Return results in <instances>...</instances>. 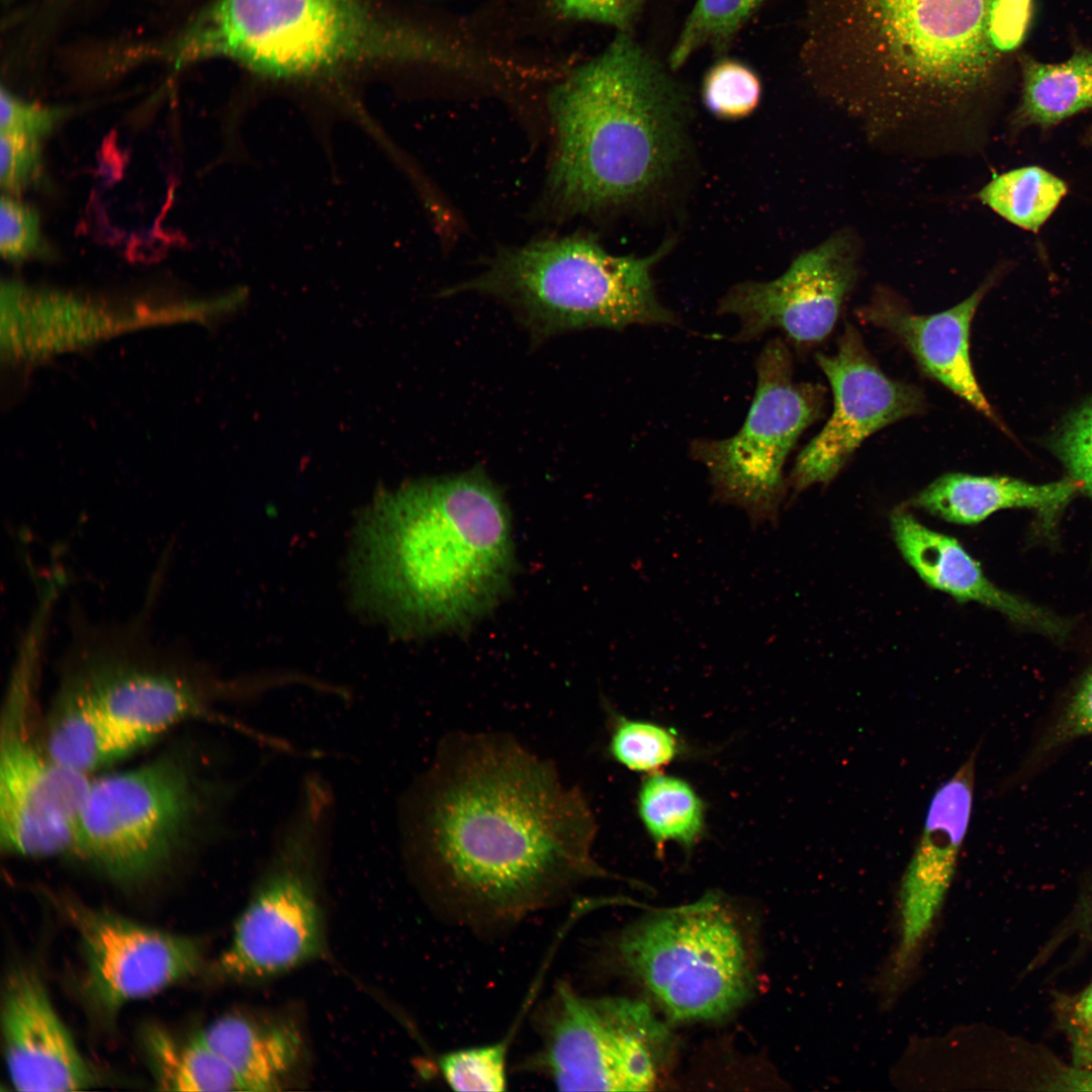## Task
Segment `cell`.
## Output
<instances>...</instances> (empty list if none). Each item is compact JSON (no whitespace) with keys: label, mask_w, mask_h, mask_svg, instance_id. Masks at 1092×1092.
Here are the masks:
<instances>
[{"label":"cell","mask_w":1092,"mask_h":1092,"mask_svg":"<svg viewBox=\"0 0 1092 1092\" xmlns=\"http://www.w3.org/2000/svg\"><path fill=\"white\" fill-rule=\"evenodd\" d=\"M399 827L411 861L468 918L517 919L578 882L614 878L592 856L581 790L502 733L446 736L403 794Z\"/></svg>","instance_id":"cell-1"},{"label":"cell","mask_w":1092,"mask_h":1092,"mask_svg":"<svg viewBox=\"0 0 1092 1092\" xmlns=\"http://www.w3.org/2000/svg\"><path fill=\"white\" fill-rule=\"evenodd\" d=\"M355 550L364 605L411 637L470 629L508 596L517 568L510 509L480 469L382 495Z\"/></svg>","instance_id":"cell-2"},{"label":"cell","mask_w":1092,"mask_h":1092,"mask_svg":"<svg viewBox=\"0 0 1092 1092\" xmlns=\"http://www.w3.org/2000/svg\"><path fill=\"white\" fill-rule=\"evenodd\" d=\"M997 0H806L801 61L813 85L878 122L960 117L1005 57Z\"/></svg>","instance_id":"cell-3"},{"label":"cell","mask_w":1092,"mask_h":1092,"mask_svg":"<svg viewBox=\"0 0 1092 1092\" xmlns=\"http://www.w3.org/2000/svg\"><path fill=\"white\" fill-rule=\"evenodd\" d=\"M672 71L631 33L618 32L554 87L547 189L560 212L635 206L671 181L687 158L691 113Z\"/></svg>","instance_id":"cell-4"},{"label":"cell","mask_w":1092,"mask_h":1092,"mask_svg":"<svg viewBox=\"0 0 1092 1092\" xmlns=\"http://www.w3.org/2000/svg\"><path fill=\"white\" fill-rule=\"evenodd\" d=\"M239 688L166 654L138 626L80 630L44 714L48 744L64 765L92 777L188 721L215 720L246 732L248 726L211 709Z\"/></svg>","instance_id":"cell-5"},{"label":"cell","mask_w":1092,"mask_h":1092,"mask_svg":"<svg viewBox=\"0 0 1092 1092\" xmlns=\"http://www.w3.org/2000/svg\"><path fill=\"white\" fill-rule=\"evenodd\" d=\"M169 57L176 67L223 57L260 74L293 78L379 60L454 67L460 50L380 20L362 0H214Z\"/></svg>","instance_id":"cell-6"},{"label":"cell","mask_w":1092,"mask_h":1092,"mask_svg":"<svg viewBox=\"0 0 1092 1092\" xmlns=\"http://www.w3.org/2000/svg\"><path fill=\"white\" fill-rule=\"evenodd\" d=\"M237 790L188 751L170 750L129 768L95 775L70 856L114 883H144L219 833Z\"/></svg>","instance_id":"cell-7"},{"label":"cell","mask_w":1092,"mask_h":1092,"mask_svg":"<svg viewBox=\"0 0 1092 1092\" xmlns=\"http://www.w3.org/2000/svg\"><path fill=\"white\" fill-rule=\"evenodd\" d=\"M667 250L664 245L645 257L617 256L590 237L540 240L500 250L478 275L444 293L503 300L535 340L590 328L673 326L678 318L660 303L651 276Z\"/></svg>","instance_id":"cell-8"},{"label":"cell","mask_w":1092,"mask_h":1092,"mask_svg":"<svg viewBox=\"0 0 1092 1092\" xmlns=\"http://www.w3.org/2000/svg\"><path fill=\"white\" fill-rule=\"evenodd\" d=\"M334 813V795L324 777H304L231 941L215 963L219 978L265 979L323 952L320 886Z\"/></svg>","instance_id":"cell-9"},{"label":"cell","mask_w":1092,"mask_h":1092,"mask_svg":"<svg viewBox=\"0 0 1092 1092\" xmlns=\"http://www.w3.org/2000/svg\"><path fill=\"white\" fill-rule=\"evenodd\" d=\"M617 950L672 1020L723 1018L750 991L743 937L715 893L648 914L622 932Z\"/></svg>","instance_id":"cell-10"},{"label":"cell","mask_w":1092,"mask_h":1092,"mask_svg":"<svg viewBox=\"0 0 1092 1092\" xmlns=\"http://www.w3.org/2000/svg\"><path fill=\"white\" fill-rule=\"evenodd\" d=\"M34 648L17 662L0 719V847L20 857L70 856L92 777L56 759L35 693Z\"/></svg>","instance_id":"cell-11"},{"label":"cell","mask_w":1092,"mask_h":1092,"mask_svg":"<svg viewBox=\"0 0 1092 1092\" xmlns=\"http://www.w3.org/2000/svg\"><path fill=\"white\" fill-rule=\"evenodd\" d=\"M755 368V393L739 431L726 439H696L690 453L707 469L714 498L743 510L757 525L777 521L788 485L786 460L822 416L825 390L794 380L791 353L779 338L764 345Z\"/></svg>","instance_id":"cell-12"},{"label":"cell","mask_w":1092,"mask_h":1092,"mask_svg":"<svg viewBox=\"0 0 1092 1092\" xmlns=\"http://www.w3.org/2000/svg\"><path fill=\"white\" fill-rule=\"evenodd\" d=\"M673 1049L672 1033L645 1002L583 997L560 985L540 1061L561 1091H646L662 1079Z\"/></svg>","instance_id":"cell-13"},{"label":"cell","mask_w":1092,"mask_h":1092,"mask_svg":"<svg viewBox=\"0 0 1092 1092\" xmlns=\"http://www.w3.org/2000/svg\"><path fill=\"white\" fill-rule=\"evenodd\" d=\"M76 930L90 1001L112 1016L129 1001L154 995L194 976L202 964L200 943L155 929L69 896H53Z\"/></svg>","instance_id":"cell-14"},{"label":"cell","mask_w":1092,"mask_h":1092,"mask_svg":"<svg viewBox=\"0 0 1092 1092\" xmlns=\"http://www.w3.org/2000/svg\"><path fill=\"white\" fill-rule=\"evenodd\" d=\"M857 272V244L840 232L800 254L776 279L735 284L717 310L738 318L737 342L779 329L797 347H808L831 333Z\"/></svg>","instance_id":"cell-15"},{"label":"cell","mask_w":1092,"mask_h":1092,"mask_svg":"<svg viewBox=\"0 0 1092 1092\" xmlns=\"http://www.w3.org/2000/svg\"><path fill=\"white\" fill-rule=\"evenodd\" d=\"M833 393V411L822 430L798 455L788 485L798 493L831 481L872 434L922 412V392L889 378L869 354L858 332L847 325L832 355H816Z\"/></svg>","instance_id":"cell-16"},{"label":"cell","mask_w":1092,"mask_h":1092,"mask_svg":"<svg viewBox=\"0 0 1092 1092\" xmlns=\"http://www.w3.org/2000/svg\"><path fill=\"white\" fill-rule=\"evenodd\" d=\"M1 1024L6 1068L17 1091H77L97 1083L32 968L9 972Z\"/></svg>","instance_id":"cell-17"},{"label":"cell","mask_w":1092,"mask_h":1092,"mask_svg":"<svg viewBox=\"0 0 1092 1092\" xmlns=\"http://www.w3.org/2000/svg\"><path fill=\"white\" fill-rule=\"evenodd\" d=\"M993 283L994 278H988L966 299L933 314L913 313L890 294L880 292L862 308L861 316L894 335L924 372L998 424L975 376L970 354L972 322Z\"/></svg>","instance_id":"cell-18"},{"label":"cell","mask_w":1092,"mask_h":1092,"mask_svg":"<svg viewBox=\"0 0 1092 1092\" xmlns=\"http://www.w3.org/2000/svg\"><path fill=\"white\" fill-rule=\"evenodd\" d=\"M891 531L904 559L929 586L959 602L992 608L1044 635L1061 638L1067 634L1062 619L989 580L957 539L927 528L905 510L891 515Z\"/></svg>","instance_id":"cell-19"},{"label":"cell","mask_w":1092,"mask_h":1092,"mask_svg":"<svg viewBox=\"0 0 1092 1092\" xmlns=\"http://www.w3.org/2000/svg\"><path fill=\"white\" fill-rule=\"evenodd\" d=\"M2 351L10 363L34 362L90 345L132 325L71 293L2 284Z\"/></svg>","instance_id":"cell-20"},{"label":"cell","mask_w":1092,"mask_h":1092,"mask_svg":"<svg viewBox=\"0 0 1092 1092\" xmlns=\"http://www.w3.org/2000/svg\"><path fill=\"white\" fill-rule=\"evenodd\" d=\"M1082 490L1073 477L1033 484L1008 476L946 473L923 488L911 500L947 522L973 525L1007 509H1029L1044 528H1052L1073 497Z\"/></svg>","instance_id":"cell-21"},{"label":"cell","mask_w":1092,"mask_h":1092,"mask_svg":"<svg viewBox=\"0 0 1092 1092\" xmlns=\"http://www.w3.org/2000/svg\"><path fill=\"white\" fill-rule=\"evenodd\" d=\"M197 1034L231 1068L242 1091L282 1089L301 1055L291 1024L241 1013L220 1016Z\"/></svg>","instance_id":"cell-22"},{"label":"cell","mask_w":1092,"mask_h":1092,"mask_svg":"<svg viewBox=\"0 0 1092 1092\" xmlns=\"http://www.w3.org/2000/svg\"><path fill=\"white\" fill-rule=\"evenodd\" d=\"M1021 71L1016 127L1048 128L1092 107V51L1079 50L1057 64L1024 57Z\"/></svg>","instance_id":"cell-23"},{"label":"cell","mask_w":1092,"mask_h":1092,"mask_svg":"<svg viewBox=\"0 0 1092 1092\" xmlns=\"http://www.w3.org/2000/svg\"><path fill=\"white\" fill-rule=\"evenodd\" d=\"M142 1044L160 1090L242 1091L231 1068L197 1033L182 1041L162 1027L147 1026Z\"/></svg>","instance_id":"cell-24"},{"label":"cell","mask_w":1092,"mask_h":1092,"mask_svg":"<svg viewBox=\"0 0 1092 1092\" xmlns=\"http://www.w3.org/2000/svg\"><path fill=\"white\" fill-rule=\"evenodd\" d=\"M638 817L662 854L667 843L691 851L706 833V806L686 780L662 771L649 775L641 783L636 799Z\"/></svg>","instance_id":"cell-25"},{"label":"cell","mask_w":1092,"mask_h":1092,"mask_svg":"<svg viewBox=\"0 0 1092 1092\" xmlns=\"http://www.w3.org/2000/svg\"><path fill=\"white\" fill-rule=\"evenodd\" d=\"M1068 191L1067 184L1037 166L996 175L979 192L980 200L1014 225L1037 232Z\"/></svg>","instance_id":"cell-26"},{"label":"cell","mask_w":1092,"mask_h":1092,"mask_svg":"<svg viewBox=\"0 0 1092 1092\" xmlns=\"http://www.w3.org/2000/svg\"><path fill=\"white\" fill-rule=\"evenodd\" d=\"M608 715V756L625 768L656 774L688 753L678 733L663 725L628 718L605 704Z\"/></svg>","instance_id":"cell-27"},{"label":"cell","mask_w":1092,"mask_h":1092,"mask_svg":"<svg viewBox=\"0 0 1092 1092\" xmlns=\"http://www.w3.org/2000/svg\"><path fill=\"white\" fill-rule=\"evenodd\" d=\"M764 0H696L668 56L678 70L702 49L724 51Z\"/></svg>","instance_id":"cell-28"},{"label":"cell","mask_w":1092,"mask_h":1092,"mask_svg":"<svg viewBox=\"0 0 1092 1092\" xmlns=\"http://www.w3.org/2000/svg\"><path fill=\"white\" fill-rule=\"evenodd\" d=\"M760 96L759 77L739 61L720 60L704 77L703 101L718 118L734 120L746 117L755 110Z\"/></svg>","instance_id":"cell-29"},{"label":"cell","mask_w":1092,"mask_h":1092,"mask_svg":"<svg viewBox=\"0 0 1092 1092\" xmlns=\"http://www.w3.org/2000/svg\"><path fill=\"white\" fill-rule=\"evenodd\" d=\"M507 1044L497 1042L454 1051L440 1059L445 1082L455 1091H504Z\"/></svg>","instance_id":"cell-30"},{"label":"cell","mask_w":1092,"mask_h":1092,"mask_svg":"<svg viewBox=\"0 0 1092 1092\" xmlns=\"http://www.w3.org/2000/svg\"><path fill=\"white\" fill-rule=\"evenodd\" d=\"M1089 735H1092V666L1056 712L1035 746L1033 759L1040 760L1065 744Z\"/></svg>","instance_id":"cell-31"},{"label":"cell","mask_w":1092,"mask_h":1092,"mask_svg":"<svg viewBox=\"0 0 1092 1092\" xmlns=\"http://www.w3.org/2000/svg\"><path fill=\"white\" fill-rule=\"evenodd\" d=\"M44 252L40 218L29 204L3 194L0 201V253L9 262H21Z\"/></svg>","instance_id":"cell-32"},{"label":"cell","mask_w":1092,"mask_h":1092,"mask_svg":"<svg viewBox=\"0 0 1092 1092\" xmlns=\"http://www.w3.org/2000/svg\"><path fill=\"white\" fill-rule=\"evenodd\" d=\"M1054 1013L1068 1039L1074 1068L1092 1071V981L1076 993L1056 995Z\"/></svg>","instance_id":"cell-33"},{"label":"cell","mask_w":1092,"mask_h":1092,"mask_svg":"<svg viewBox=\"0 0 1092 1092\" xmlns=\"http://www.w3.org/2000/svg\"><path fill=\"white\" fill-rule=\"evenodd\" d=\"M1054 447L1072 477L1092 498V398L1070 416Z\"/></svg>","instance_id":"cell-34"},{"label":"cell","mask_w":1092,"mask_h":1092,"mask_svg":"<svg viewBox=\"0 0 1092 1092\" xmlns=\"http://www.w3.org/2000/svg\"><path fill=\"white\" fill-rule=\"evenodd\" d=\"M0 186L4 194L17 195L40 175V140L19 133L1 132Z\"/></svg>","instance_id":"cell-35"},{"label":"cell","mask_w":1092,"mask_h":1092,"mask_svg":"<svg viewBox=\"0 0 1092 1092\" xmlns=\"http://www.w3.org/2000/svg\"><path fill=\"white\" fill-rule=\"evenodd\" d=\"M66 108L27 102L4 87L0 95L1 132L19 133L41 140L66 117Z\"/></svg>","instance_id":"cell-36"},{"label":"cell","mask_w":1092,"mask_h":1092,"mask_svg":"<svg viewBox=\"0 0 1092 1092\" xmlns=\"http://www.w3.org/2000/svg\"><path fill=\"white\" fill-rule=\"evenodd\" d=\"M649 0H551L556 10L567 18L613 27L617 32H631Z\"/></svg>","instance_id":"cell-37"},{"label":"cell","mask_w":1092,"mask_h":1092,"mask_svg":"<svg viewBox=\"0 0 1092 1092\" xmlns=\"http://www.w3.org/2000/svg\"><path fill=\"white\" fill-rule=\"evenodd\" d=\"M1033 12V0H997L995 31L1001 53L1006 56L1024 40Z\"/></svg>","instance_id":"cell-38"},{"label":"cell","mask_w":1092,"mask_h":1092,"mask_svg":"<svg viewBox=\"0 0 1092 1092\" xmlns=\"http://www.w3.org/2000/svg\"><path fill=\"white\" fill-rule=\"evenodd\" d=\"M1073 937L1084 944H1092V882L1082 891L1072 912L1030 963L1028 970L1042 964L1059 945Z\"/></svg>","instance_id":"cell-39"},{"label":"cell","mask_w":1092,"mask_h":1092,"mask_svg":"<svg viewBox=\"0 0 1092 1092\" xmlns=\"http://www.w3.org/2000/svg\"><path fill=\"white\" fill-rule=\"evenodd\" d=\"M1091 139H1092V131H1091Z\"/></svg>","instance_id":"cell-40"}]
</instances>
